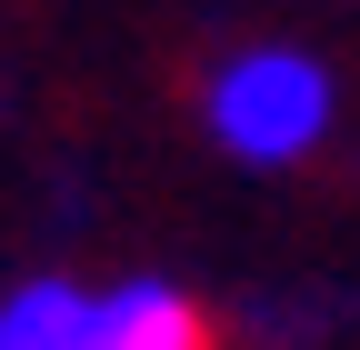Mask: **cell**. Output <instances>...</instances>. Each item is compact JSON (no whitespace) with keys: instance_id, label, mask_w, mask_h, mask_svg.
<instances>
[{"instance_id":"2","label":"cell","mask_w":360,"mask_h":350,"mask_svg":"<svg viewBox=\"0 0 360 350\" xmlns=\"http://www.w3.org/2000/svg\"><path fill=\"white\" fill-rule=\"evenodd\" d=\"M80 350H210V320L170 280H120V290H90Z\"/></svg>"},{"instance_id":"3","label":"cell","mask_w":360,"mask_h":350,"mask_svg":"<svg viewBox=\"0 0 360 350\" xmlns=\"http://www.w3.org/2000/svg\"><path fill=\"white\" fill-rule=\"evenodd\" d=\"M80 330H90V290L70 280H20L0 300V350H80Z\"/></svg>"},{"instance_id":"1","label":"cell","mask_w":360,"mask_h":350,"mask_svg":"<svg viewBox=\"0 0 360 350\" xmlns=\"http://www.w3.org/2000/svg\"><path fill=\"white\" fill-rule=\"evenodd\" d=\"M330 130V70L300 60V51H231L210 70V141L250 160V170H281Z\"/></svg>"}]
</instances>
